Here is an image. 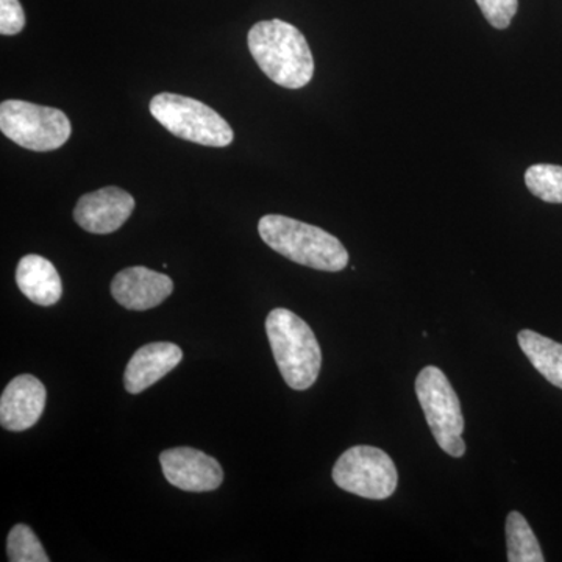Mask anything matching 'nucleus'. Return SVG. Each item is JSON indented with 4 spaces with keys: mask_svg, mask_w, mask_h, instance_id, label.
Segmentation results:
<instances>
[{
    "mask_svg": "<svg viewBox=\"0 0 562 562\" xmlns=\"http://www.w3.org/2000/svg\"><path fill=\"white\" fill-rule=\"evenodd\" d=\"M247 44L251 57L273 83L288 90H301L312 81V49L294 25L281 20L258 22L250 29Z\"/></svg>",
    "mask_w": 562,
    "mask_h": 562,
    "instance_id": "1",
    "label": "nucleus"
},
{
    "mask_svg": "<svg viewBox=\"0 0 562 562\" xmlns=\"http://www.w3.org/2000/svg\"><path fill=\"white\" fill-rule=\"evenodd\" d=\"M262 241L288 260L324 272H339L349 265V251L336 236L305 222L280 214L262 216Z\"/></svg>",
    "mask_w": 562,
    "mask_h": 562,
    "instance_id": "2",
    "label": "nucleus"
},
{
    "mask_svg": "<svg viewBox=\"0 0 562 562\" xmlns=\"http://www.w3.org/2000/svg\"><path fill=\"white\" fill-rule=\"evenodd\" d=\"M273 358L288 386L306 391L321 373L322 351L305 321L286 308H277L266 319Z\"/></svg>",
    "mask_w": 562,
    "mask_h": 562,
    "instance_id": "3",
    "label": "nucleus"
},
{
    "mask_svg": "<svg viewBox=\"0 0 562 562\" xmlns=\"http://www.w3.org/2000/svg\"><path fill=\"white\" fill-rule=\"evenodd\" d=\"M150 113L177 138L209 147H227L235 133L217 111L187 95L161 92L150 101Z\"/></svg>",
    "mask_w": 562,
    "mask_h": 562,
    "instance_id": "4",
    "label": "nucleus"
},
{
    "mask_svg": "<svg viewBox=\"0 0 562 562\" xmlns=\"http://www.w3.org/2000/svg\"><path fill=\"white\" fill-rule=\"evenodd\" d=\"M416 394L436 442L450 457L461 458L465 453L464 417L460 398L446 373L435 366L422 369L416 380Z\"/></svg>",
    "mask_w": 562,
    "mask_h": 562,
    "instance_id": "5",
    "label": "nucleus"
},
{
    "mask_svg": "<svg viewBox=\"0 0 562 562\" xmlns=\"http://www.w3.org/2000/svg\"><path fill=\"white\" fill-rule=\"evenodd\" d=\"M0 131L18 146L32 151L60 149L72 127L61 110L24 101L0 105Z\"/></svg>",
    "mask_w": 562,
    "mask_h": 562,
    "instance_id": "6",
    "label": "nucleus"
},
{
    "mask_svg": "<svg viewBox=\"0 0 562 562\" xmlns=\"http://www.w3.org/2000/svg\"><path fill=\"white\" fill-rule=\"evenodd\" d=\"M333 482L358 497L384 501L397 490L398 473L390 454L382 449L357 446L336 461Z\"/></svg>",
    "mask_w": 562,
    "mask_h": 562,
    "instance_id": "7",
    "label": "nucleus"
},
{
    "mask_svg": "<svg viewBox=\"0 0 562 562\" xmlns=\"http://www.w3.org/2000/svg\"><path fill=\"white\" fill-rule=\"evenodd\" d=\"M160 464L166 480L181 491L210 492L224 482L220 462L191 447L165 450L160 454Z\"/></svg>",
    "mask_w": 562,
    "mask_h": 562,
    "instance_id": "8",
    "label": "nucleus"
},
{
    "mask_svg": "<svg viewBox=\"0 0 562 562\" xmlns=\"http://www.w3.org/2000/svg\"><path fill=\"white\" fill-rule=\"evenodd\" d=\"M135 210V199L116 187L81 195L74 209V220L85 232L109 235L120 231Z\"/></svg>",
    "mask_w": 562,
    "mask_h": 562,
    "instance_id": "9",
    "label": "nucleus"
},
{
    "mask_svg": "<svg viewBox=\"0 0 562 562\" xmlns=\"http://www.w3.org/2000/svg\"><path fill=\"white\" fill-rule=\"evenodd\" d=\"M173 291V281L165 273L144 266L127 268L111 281L114 301L132 312H146L161 305Z\"/></svg>",
    "mask_w": 562,
    "mask_h": 562,
    "instance_id": "10",
    "label": "nucleus"
},
{
    "mask_svg": "<svg viewBox=\"0 0 562 562\" xmlns=\"http://www.w3.org/2000/svg\"><path fill=\"white\" fill-rule=\"evenodd\" d=\"M47 392L36 376H16L0 397V424L9 431H25L41 419Z\"/></svg>",
    "mask_w": 562,
    "mask_h": 562,
    "instance_id": "11",
    "label": "nucleus"
},
{
    "mask_svg": "<svg viewBox=\"0 0 562 562\" xmlns=\"http://www.w3.org/2000/svg\"><path fill=\"white\" fill-rule=\"evenodd\" d=\"M183 360L177 344L151 342L135 351L124 372V386L131 394H140L160 382Z\"/></svg>",
    "mask_w": 562,
    "mask_h": 562,
    "instance_id": "12",
    "label": "nucleus"
},
{
    "mask_svg": "<svg viewBox=\"0 0 562 562\" xmlns=\"http://www.w3.org/2000/svg\"><path fill=\"white\" fill-rule=\"evenodd\" d=\"M16 283L22 294L40 306L60 302L63 284L60 273L47 258L25 255L16 269Z\"/></svg>",
    "mask_w": 562,
    "mask_h": 562,
    "instance_id": "13",
    "label": "nucleus"
},
{
    "mask_svg": "<svg viewBox=\"0 0 562 562\" xmlns=\"http://www.w3.org/2000/svg\"><path fill=\"white\" fill-rule=\"evenodd\" d=\"M517 341L536 371L562 390V344L531 330L519 331Z\"/></svg>",
    "mask_w": 562,
    "mask_h": 562,
    "instance_id": "14",
    "label": "nucleus"
},
{
    "mask_svg": "<svg viewBox=\"0 0 562 562\" xmlns=\"http://www.w3.org/2000/svg\"><path fill=\"white\" fill-rule=\"evenodd\" d=\"M506 542L509 562H543L541 546L522 514L513 512L506 517Z\"/></svg>",
    "mask_w": 562,
    "mask_h": 562,
    "instance_id": "15",
    "label": "nucleus"
},
{
    "mask_svg": "<svg viewBox=\"0 0 562 562\" xmlns=\"http://www.w3.org/2000/svg\"><path fill=\"white\" fill-rule=\"evenodd\" d=\"M525 184L541 201L562 203V166H530L525 172Z\"/></svg>",
    "mask_w": 562,
    "mask_h": 562,
    "instance_id": "16",
    "label": "nucleus"
},
{
    "mask_svg": "<svg viewBox=\"0 0 562 562\" xmlns=\"http://www.w3.org/2000/svg\"><path fill=\"white\" fill-rule=\"evenodd\" d=\"M7 553H9V561L11 562L50 561L35 532L24 524L11 528L9 541H7Z\"/></svg>",
    "mask_w": 562,
    "mask_h": 562,
    "instance_id": "17",
    "label": "nucleus"
},
{
    "mask_svg": "<svg viewBox=\"0 0 562 562\" xmlns=\"http://www.w3.org/2000/svg\"><path fill=\"white\" fill-rule=\"evenodd\" d=\"M476 3L487 22L498 31L509 27L519 9V0H476Z\"/></svg>",
    "mask_w": 562,
    "mask_h": 562,
    "instance_id": "18",
    "label": "nucleus"
},
{
    "mask_svg": "<svg viewBox=\"0 0 562 562\" xmlns=\"http://www.w3.org/2000/svg\"><path fill=\"white\" fill-rule=\"evenodd\" d=\"M25 27V13L20 0H0V33L13 36Z\"/></svg>",
    "mask_w": 562,
    "mask_h": 562,
    "instance_id": "19",
    "label": "nucleus"
}]
</instances>
